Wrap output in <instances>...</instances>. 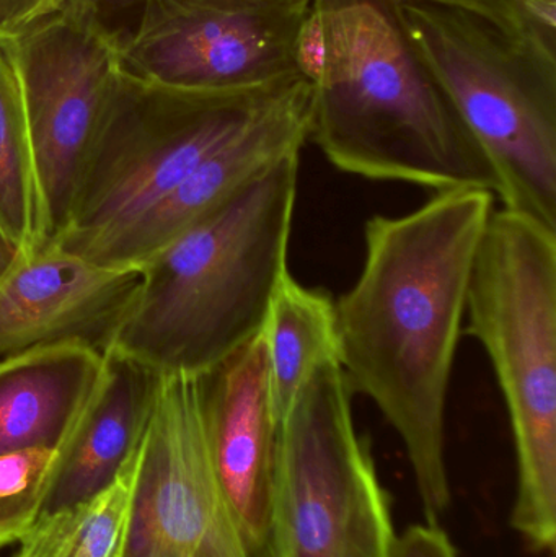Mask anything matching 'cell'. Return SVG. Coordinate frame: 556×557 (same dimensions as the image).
<instances>
[{"label": "cell", "mask_w": 556, "mask_h": 557, "mask_svg": "<svg viewBox=\"0 0 556 557\" xmlns=\"http://www.w3.org/2000/svg\"><path fill=\"white\" fill-rule=\"evenodd\" d=\"M493 212V193L454 189L400 218L374 215L361 274L335 300L339 366L351 392L374 401L404 442L427 523H440L453 499L447 396Z\"/></svg>", "instance_id": "cell-1"}, {"label": "cell", "mask_w": 556, "mask_h": 557, "mask_svg": "<svg viewBox=\"0 0 556 557\" xmlns=\"http://www.w3.org/2000/svg\"><path fill=\"white\" fill-rule=\"evenodd\" d=\"M310 139L372 182L498 196L492 162L415 51L397 0H313L304 41Z\"/></svg>", "instance_id": "cell-2"}, {"label": "cell", "mask_w": 556, "mask_h": 557, "mask_svg": "<svg viewBox=\"0 0 556 557\" xmlns=\"http://www.w3.org/2000/svg\"><path fill=\"white\" fill-rule=\"evenodd\" d=\"M299 160H277L140 263L143 284L110 349L159 375H205L254 341L289 274Z\"/></svg>", "instance_id": "cell-3"}, {"label": "cell", "mask_w": 556, "mask_h": 557, "mask_svg": "<svg viewBox=\"0 0 556 557\" xmlns=\"http://www.w3.org/2000/svg\"><path fill=\"white\" fill-rule=\"evenodd\" d=\"M466 317L511 422V527L535 552L555 553L556 231L508 209L493 212L473 261Z\"/></svg>", "instance_id": "cell-4"}, {"label": "cell", "mask_w": 556, "mask_h": 557, "mask_svg": "<svg viewBox=\"0 0 556 557\" xmlns=\"http://www.w3.org/2000/svg\"><path fill=\"white\" fill-rule=\"evenodd\" d=\"M397 5L415 51L492 162L505 209L556 231V52L462 10Z\"/></svg>", "instance_id": "cell-5"}, {"label": "cell", "mask_w": 556, "mask_h": 557, "mask_svg": "<svg viewBox=\"0 0 556 557\" xmlns=\"http://www.w3.org/2000/svg\"><path fill=\"white\" fill-rule=\"evenodd\" d=\"M297 75L242 90L182 91L123 74L55 244L78 253L133 222L267 113Z\"/></svg>", "instance_id": "cell-6"}, {"label": "cell", "mask_w": 556, "mask_h": 557, "mask_svg": "<svg viewBox=\"0 0 556 557\" xmlns=\"http://www.w3.org/2000/svg\"><path fill=\"white\" fill-rule=\"evenodd\" d=\"M338 359L304 383L277 422L268 499L270 557H391L392 500L356 431Z\"/></svg>", "instance_id": "cell-7"}, {"label": "cell", "mask_w": 556, "mask_h": 557, "mask_svg": "<svg viewBox=\"0 0 556 557\" xmlns=\"http://www.w3.org/2000/svg\"><path fill=\"white\" fill-rule=\"evenodd\" d=\"M313 0H143L110 29L127 78L182 91L260 87L304 72Z\"/></svg>", "instance_id": "cell-8"}, {"label": "cell", "mask_w": 556, "mask_h": 557, "mask_svg": "<svg viewBox=\"0 0 556 557\" xmlns=\"http://www.w3.org/2000/svg\"><path fill=\"white\" fill-rule=\"evenodd\" d=\"M39 202L41 244L67 227L85 157L123 71L110 29L61 9L12 36Z\"/></svg>", "instance_id": "cell-9"}, {"label": "cell", "mask_w": 556, "mask_h": 557, "mask_svg": "<svg viewBox=\"0 0 556 557\" xmlns=\"http://www.w3.org/2000/svg\"><path fill=\"white\" fill-rule=\"evenodd\" d=\"M124 557H255L212 467L201 375H160Z\"/></svg>", "instance_id": "cell-10"}, {"label": "cell", "mask_w": 556, "mask_h": 557, "mask_svg": "<svg viewBox=\"0 0 556 557\" xmlns=\"http://www.w3.org/2000/svg\"><path fill=\"white\" fill-rule=\"evenodd\" d=\"M140 264L95 263L51 242L0 276V360L78 343L107 352L143 284Z\"/></svg>", "instance_id": "cell-11"}, {"label": "cell", "mask_w": 556, "mask_h": 557, "mask_svg": "<svg viewBox=\"0 0 556 557\" xmlns=\"http://www.w3.org/2000/svg\"><path fill=\"white\" fill-rule=\"evenodd\" d=\"M312 108V78L297 75L267 113L219 147L169 195L75 255L111 267L149 260L268 166L300 152L310 139Z\"/></svg>", "instance_id": "cell-12"}, {"label": "cell", "mask_w": 556, "mask_h": 557, "mask_svg": "<svg viewBox=\"0 0 556 557\" xmlns=\"http://www.w3.org/2000/svg\"><path fill=\"white\" fill-rule=\"evenodd\" d=\"M201 385L212 467L242 535L257 556L267 548L276 438L263 331L201 375Z\"/></svg>", "instance_id": "cell-13"}, {"label": "cell", "mask_w": 556, "mask_h": 557, "mask_svg": "<svg viewBox=\"0 0 556 557\" xmlns=\"http://www.w3.org/2000/svg\"><path fill=\"white\" fill-rule=\"evenodd\" d=\"M160 375L110 349L98 379L58 448V470L45 516L74 509L113 481L136 445Z\"/></svg>", "instance_id": "cell-14"}, {"label": "cell", "mask_w": 556, "mask_h": 557, "mask_svg": "<svg viewBox=\"0 0 556 557\" xmlns=\"http://www.w3.org/2000/svg\"><path fill=\"white\" fill-rule=\"evenodd\" d=\"M103 359L94 347L65 343L0 360V455L55 447Z\"/></svg>", "instance_id": "cell-15"}, {"label": "cell", "mask_w": 556, "mask_h": 557, "mask_svg": "<svg viewBox=\"0 0 556 557\" xmlns=\"http://www.w3.org/2000/svg\"><path fill=\"white\" fill-rule=\"evenodd\" d=\"M274 421L289 411L313 370L338 359L335 300L287 274L271 301L263 327Z\"/></svg>", "instance_id": "cell-16"}, {"label": "cell", "mask_w": 556, "mask_h": 557, "mask_svg": "<svg viewBox=\"0 0 556 557\" xmlns=\"http://www.w3.org/2000/svg\"><path fill=\"white\" fill-rule=\"evenodd\" d=\"M0 238L15 253L42 247L18 61L7 35H0Z\"/></svg>", "instance_id": "cell-17"}, {"label": "cell", "mask_w": 556, "mask_h": 557, "mask_svg": "<svg viewBox=\"0 0 556 557\" xmlns=\"http://www.w3.org/2000/svg\"><path fill=\"white\" fill-rule=\"evenodd\" d=\"M139 438L113 481L71 509L54 557H124L139 474Z\"/></svg>", "instance_id": "cell-18"}, {"label": "cell", "mask_w": 556, "mask_h": 557, "mask_svg": "<svg viewBox=\"0 0 556 557\" xmlns=\"http://www.w3.org/2000/svg\"><path fill=\"white\" fill-rule=\"evenodd\" d=\"M55 470V447L0 455V549L22 542L42 519Z\"/></svg>", "instance_id": "cell-19"}, {"label": "cell", "mask_w": 556, "mask_h": 557, "mask_svg": "<svg viewBox=\"0 0 556 557\" xmlns=\"http://www.w3.org/2000/svg\"><path fill=\"white\" fill-rule=\"evenodd\" d=\"M397 2H421L462 10L495 23L511 35L529 36L524 15H522L521 0H397Z\"/></svg>", "instance_id": "cell-20"}, {"label": "cell", "mask_w": 556, "mask_h": 557, "mask_svg": "<svg viewBox=\"0 0 556 557\" xmlns=\"http://www.w3.org/2000/svg\"><path fill=\"white\" fill-rule=\"evenodd\" d=\"M391 557H459V552L440 523L424 522L397 536Z\"/></svg>", "instance_id": "cell-21"}, {"label": "cell", "mask_w": 556, "mask_h": 557, "mask_svg": "<svg viewBox=\"0 0 556 557\" xmlns=\"http://www.w3.org/2000/svg\"><path fill=\"white\" fill-rule=\"evenodd\" d=\"M62 5L64 0H0V35L15 36Z\"/></svg>", "instance_id": "cell-22"}, {"label": "cell", "mask_w": 556, "mask_h": 557, "mask_svg": "<svg viewBox=\"0 0 556 557\" xmlns=\"http://www.w3.org/2000/svg\"><path fill=\"white\" fill-rule=\"evenodd\" d=\"M71 509L45 516L32 532L18 543V549L12 557H54L59 540L67 527Z\"/></svg>", "instance_id": "cell-23"}, {"label": "cell", "mask_w": 556, "mask_h": 557, "mask_svg": "<svg viewBox=\"0 0 556 557\" xmlns=\"http://www.w3.org/2000/svg\"><path fill=\"white\" fill-rule=\"evenodd\" d=\"M529 36L556 52V0H521Z\"/></svg>", "instance_id": "cell-24"}, {"label": "cell", "mask_w": 556, "mask_h": 557, "mask_svg": "<svg viewBox=\"0 0 556 557\" xmlns=\"http://www.w3.org/2000/svg\"><path fill=\"white\" fill-rule=\"evenodd\" d=\"M140 2L143 0H64L62 9L94 16V18L100 20L103 25H108L110 20L126 15L129 10L139 5Z\"/></svg>", "instance_id": "cell-25"}, {"label": "cell", "mask_w": 556, "mask_h": 557, "mask_svg": "<svg viewBox=\"0 0 556 557\" xmlns=\"http://www.w3.org/2000/svg\"><path fill=\"white\" fill-rule=\"evenodd\" d=\"M15 257V251L0 238V276L5 273L7 268L12 264L13 258Z\"/></svg>", "instance_id": "cell-26"}]
</instances>
